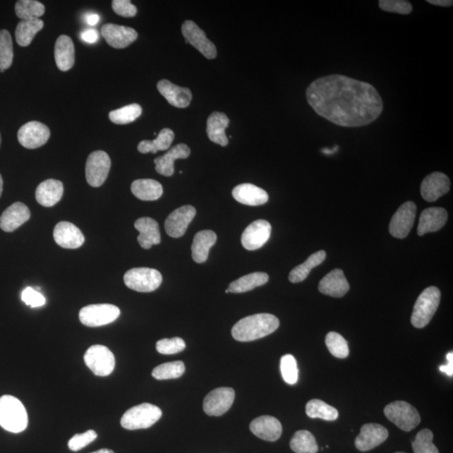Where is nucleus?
I'll list each match as a JSON object with an SVG mask.
<instances>
[{"label":"nucleus","instance_id":"obj_1","mask_svg":"<svg viewBox=\"0 0 453 453\" xmlns=\"http://www.w3.org/2000/svg\"><path fill=\"white\" fill-rule=\"evenodd\" d=\"M306 99L319 116L342 127H362L375 122L383 100L371 84L333 74L319 78L306 90Z\"/></svg>","mask_w":453,"mask_h":453},{"label":"nucleus","instance_id":"obj_2","mask_svg":"<svg viewBox=\"0 0 453 453\" xmlns=\"http://www.w3.org/2000/svg\"><path fill=\"white\" fill-rule=\"evenodd\" d=\"M279 326V319L272 314L252 315L235 324L232 328V336L238 342L255 341L272 334Z\"/></svg>","mask_w":453,"mask_h":453},{"label":"nucleus","instance_id":"obj_3","mask_svg":"<svg viewBox=\"0 0 453 453\" xmlns=\"http://www.w3.org/2000/svg\"><path fill=\"white\" fill-rule=\"evenodd\" d=\"M0 425L13 433L24 432L28 428V412L20 399L12 395L0 398Z\"/></svg>","mask_w":453,"mask_h":453},{"label":"nucleus","instance_id":"obj_4","mask_svg":"<svg viewBox=\"0 0 453 453\" xmlns=\"http://www.w3.org/2000/svg\"><path fill=\"white\" fill-rule=\"evenodd\" d=\"M440 301H441V291L436 286H430L421 293L416 300L413 309L411 322L416 328H423L436 313Z\"/></svg>","mask_w":453,"mask_h":453},{"label":"nucleus","instance_id":"obj_5","mask_svg":"<svg viewBox=\"0 0 453 453\" xmlns=\"http://www.w3.org/2000/svg\"><path fill=\"white\" fill-rule=\"evenodd\" d=\"M162 411L150 403L128 409L121 418L122 428L126 430L147 429L162 418Z\"/></svg>","mask_w":453,"mask_h":453},{"label":"nucleus","instance_id":"obj_6","mask_svg":"<svg viewBox=\"0 0 453 453\" xmlns=\"http://www.w3.org/2000/svg\"><path fill=\"white\" fill-rule=\"evenodd\" d=\"M385 415L404 432H411L421 423V416L416 409L406 401L390 403L384 410Z\"/></svg>","mask_w":453,"mask_h":453},{"label":"nucleus","instance_id":"obj_7","mask_svg":"<svg viewBox=\"0 0 453 453\" xmlns=\"http://www.w3.org/2000/svg\"><path fill=\"white\" fill-rule=\"evenodd\" d=\"M121 316L118 306L111 304H95L84 306L80 310V321L87 327H97L108 325Z\"/></svg>","mask_w":453,"mask_h":453},{"label":"nucleus","instance_id":"obj_8","mask_svg":"<svg viewBox=\"0 0 453 453\" xmlns=\"http://www.w3.org/2000/svg\"><path fill=\"white\" fill-rule=\"evenodd\" d=\"M123 282L133 291L151 292L162 285V275L155 269L135 268L124 274Z\"/></svg>","mask_w":453,"mask_h":453},{"label":"nucleus","instance_id":"obj_9","mask_svg":"<svg viewBox=\"0 0 453 453\" xmlns=\"http://www.w3.org/2000/svg\"><path fill=\"white\" fill-rule=\"evenodd\" d=\"M86 366L97 376H108L112 374L115 367L114 355L103 345H93L84 355Z\"/></svg>","mask_w":453,"mask_h":453},{"label":"nucleus","instance_id":"obj_10","mask_svg":"<svg viewBox=\"0 0 453 453\" xmlns=\"http://www.w3.org/2000/svg\"><path fill=\"white\" fill-rule=\"evenodd\" d=\"M111 168L109 155L103 150L93 151L86 163V179L92 188H99L108 179Z\"/></svg>","mask_w":453,"mask_h":453},{"label":"nucleus","instance_id":"obj_11","mask_svg":"<svg viewBox=\"0 0 453 453\" xmlns=\"http://www.w3.org/2000/svg\"><path fill=\"white\" fill-rule=\"evenodd\" d=\"M234 399L235 392L232 388L221 387L213 389L204 399V412L210 416H223L232 406Z\"/></svg>","mask_w":453,"mask_h":453},{"label":"nucleus","instance_id":"obj_12","mask_svg":"<svg viewBox=\"0 0 453 453\" xmlns=\"http://www.w3.org/2000/svg\"><path fill=\"white\" fill-rule=\"evenodd\" d=\"M182 34L186 42H188L198 49L202 54L207 59H215L217 56V49L210 40L207 39L205 32L200 29L193 21L186 20L182 25Z\"/></svg>","mask_w":453,"mask_h":453},{"label":"nucleus","instance_id":"obj_13","mask_svg":"<svg viewBox=\"0 0 453 453\" xmlns=\"http://www.w3.org/2000/svg\"><path fill=\"white\" fill-rule=\"evenodd\" d=\"M51 136L50 130L45 124L31 121L26 123L18 131V140L26 149H37L45 145Z\"/></svg>","mask_w":453,"mask_h":453},{"label":"nucleus","instance_id":"obj_14","mask_svg":"<svg viewBox=\"0 0 453 453\" xmlns=\"http://www.w3.org/2000/svg\"><path fill=\"white\" fill-rule=\"evenodd\" d=\"M416 206L413 202H406L394 213L390 221L389 230L393 237L405 238L414 225Z\"/></svg>","mask_w":453,"mask_h":453},{"label":"nucleus","instance_id":"obj_15","mask_svg":"<svg viewBox=\"0 0 453 453\" xmlns=\"http://www.w3.org/2000/svg\"><path fill=\"white\" fill-rule=\"evenodd\" d=\"M272 234V225L268 221L259 219L248 225L241 237L243 246L248 250H256L263 247Z\"/></svg>","mask_w":453,"mask_h":453},{"label":"nucleus","instance_id":"obj_16","mask_svg":"<svg viewBox=\"0 0 453 453\" xmlns=\"http://www.w3.org/2000/svg\"><path fill=\"white\" fill-rule=\"evenodd\" d=\"M196 213V210L191 205L181 207L173 211L165 222V229L169 236L175 238L183 236Z\"/></svg>","mask_w":453,"mask_h":453},{"label":"nucleus","instance_id":"obj_17","mask_svg":"<svg viewBox=\"0 0 453 453\" xmlns=\"http://www.w3.org/2000/svg\"><path fill=\"white\" fill-rule=\"evenodd\" d=\"M388 437L389 432L385 426L375 423L366 424L355 440V447L361 452L370 451L381 445Z\"/></svg>","mask_w":453,"mask_h":453},{"label":"nucleus","instance_id":"obj_18","mask_svg":"<svg viewBox=\"0 0 453 453\" xmlns=\"http://www.w3.org/2000/svg\"><path fill=\"white\" fill-rule=\"evenodd\" d=\"M450 179L442 172H433L425 177L421 186V197L433 203L447 194L450 190Z\"/></svg>","mask_w":453,"mask_h":453},{"label":"nucleus","instance_id":"obj_19","mask_svg":"<svg viewBox=\"0 0 453 453\" xmlns=\"http://www.w3.org/2000/svg\"><path fill=\"white\" fill-rule=\"evenodd\" d=\"M101 33L107 43L116 49L126 48L138 38V33L134 29L115 24L104 25Z\"/></svg>","mask_w":453,"mask_h":453},{"label":"nucleus","instance_id":"obj_20","mask_svg":"<svg viewBox=\"0 0 453 453\" xmlns=\"http://www.w3.org/2000/svg\"><path fill=\"white\" fill-rule=\"evenodd\" d=\"M53 237L59 246L64 248H80L85 242V238L77 226L69 222H60L53 232Z\"/></svg>","mask_w":453,"mask_h":453},{"label":"nucleus","instance_id":"obj_21","mask_svg":"<svg viewBox=\"0 0 453 453\" xmlns=\"http://www.w3.org/2000/svg\"><path fill=\"white\" fill-rule=\"evenodd\" d=\"M30 211L22 203H16L8 207L0 217V229L4 232L11 233L19 229L30 219Z\"/></svg>","mask_w":453,"mask_h":453},{"label":"nucleus","instance_id":"obj_22","mask_svg":"<svg viewBox=\"0 0 453 453\" xmlns=\"http://www.w3.org/2000/svg\"><path fill=\"white\" fill-rule=\"evenodd\" d=\"M250 430L256 437L268 442H275L281 437L282 425L275 417L263 416L252 421Z\"/></svg>","mask_w":453,"mask_h":453},{"label":"nucleus","instance_id":"obj_23","mask_svg":"<svg viewBox=\"0 0 453 453\" xmlns=\"http://www.w3.org/2000/svg\"><path fill=\"white\" fill-rule=\"evenodd\" d=\"M349 284L343 270L335 269L324 277L319 283V291L332 297H343L349 291Z\"/></svg>","mask_w":453,"mask_h":453},{"label":"nucleus","instance_id":"obj_24","mask_svg":"<svg viewBox=\"0 0 453 453\" xmlns=\"http://www.w3.org/2000/svg\"><path fill=\"white\" fill-rule=\"evenodd\" d=\"M158 91L165 97L168 103L176 108L184 109L188 107L193 99L189 88L181 87L168 80H162L157 84Z\"/></svg>","mask_w":453,"mask_h":453},{"label":"nucleus","instance_id":"obj_25","mask_svg":"<svg viewBox=\"0 0 453 453\" xmlns=\"http://www.w3.org/2000/svg\"><path fill=\"white\" fill-rule=\"evenodd\" d=\"M447 217V212L444 208H428L421 215L417 234L419 236H423L428 233L437 232L446 224Z\"/></svg>","mask_w":453,"mask_h":453},{"label":"nucleus","instance_id":"obj_26","mask_svg":"<svg viewBox=\"0 0 453 453\" xmlns=\"http://www.w3.org/2000/svg\"><path fill=\"white\" fill-rule=\"evenodd\" d=\"M191 150L185 144H179L171 148L162 157L155 159V171L164 176H171L174 174V162L179 159L189 157Z\"/></svg>","mask_w":453,"mask_h":453},{"label":"nucleus","instance_id":"obj_27","mask_svg":"<svg viewBox=\"0 0 453 453\" xmlns=\"http://www.w3.org/2000/svg\"><path fill=\"white\" fill-rule=\"evenodd\" d=\"M64 186L62 182L49 179L42 182L35 191V198L43 207H50L60 202L64 196Z\"/></svg>","mask_w":453,"mask_h":453},{"label":"nucleus","instance_id":"obj_28","mask_svg":"<svg viewBox=\"0 0 453 453\" xmlns=\"http://www.w3.org/2000/svg\"><path fill=\"white\" fill-rule=\"evenodd\" d=\"M135 228L139 231L138 242L145 250H149L153 246L161 243V233L157 221L150 217H140L135 223Z\"/></svg>","mask_w":453,"mask_h":453},{"label":"nucleus","instance_id":"obj_29","mask_svg":"<svg viewBox=\"0 0 453 453\" xmlns=\"http://www.w3.org/2000/svg\"><path fill=\"white\" fill-rule=\"evenodd\" d=\"M232 194L237 202L247 206L263 205L269 200V195L264 189L250 183L237 186Z\"/></svg>","mask_w":453,"mask_h":453},{"label":"nucleus","instance_id":"obj_30","mask_svg":"<svg viewBox=\"0 0 453 453\" xmlns=\"http://www.w3.org/2000/svg\"><path fill=\"white\" fill-rule=\"evenodd\" d=\"M55 60L57 68L66 72L73 68L75 62L74 44L68 35H61L55 45Z\"/></svg>","mask_w":453,"mask_h":453},{"label":"nucleus","instance_id":"obj_31","mask_svg":"<svg viewBox=\"0 0 453 453\" xmlns=\"http://www.w3.org/2000/svg\"><path fill=\"white\" fill-rule=\"evenodd\" d=\"M229 119L224 113H212L207 122V134L213 143L226 146L229 144L225 130L229 127Z\"/></svg>","mask_w":453,"mask_h":453},{"label":"nucleus","instance_id":"obj_32","mask_svg":"<svg viewBox=\"0 0 453 453\" xmlns=\"http://www.w3.org/2000/svg\"><path fill=\"white\" fill-rule=\"evenodd\" d=\"M217 242V234L211 230H203L195 235L192 246V257L196 263L207 261L210 248Z\"/></svg>","mask_w":453,"mask_h":453},{"label":"nucleus","instance_id":"obj_33","mask_svg":"<svg viewBox=\"0 0 453 453\" xmlns=\"http://www.w3.org/2000/svg\"><path fill=\"white\" fill-rule=\"evenodd\" d=\"M131 192L142 201H155L162 196L163 188L152 179H139L133 182Z\"/></svg>","mask_w":453,"mask_h":453},{"label":"nucleus","instance_id":"obj_34","mask_svg":"<svg viewBox=\"0 0 453 453\" xmlns=\"http://www.w3.org/2000/svg\"><path fill=\"white\" fill-rule=\"evenodd\" d=\"M269 282V275L264 272H255L244 275V277L230 283L226 293H243L254 290L255 288L264 286Z\"/></svg>","mask_w":453,"mask_h":453},{"label":"nucleus","instance_id":"obj_35","mask_svg":"<svg viewBox=\"0 0 453 453\" xmlns=\"http://www.w3.org/2000/svg\"><path fill=\"white\" fill-rule=\"evenodd\" d=\"M174 132L170 128H163L159 132L157 139L154 140H143L138 145V150L142 154L157 153L159 150H167L171 147L174 140Z\"/></svg>","mask_w":453,"mask_h":453},{"label":"nucleus","instance_id":"obj_36","mask_svg":"<svg viewBox=\"0 0 453 453\" xmlns=\"http://www.w3.org/2000/svg\"><path fill=\"white\" fill-rule=\"evenodd\" d=\"M326 256V252L324 250L314 253L303 264L296 266V268L291 270L290 275H289V279L292 283H299L305 281L306 277H308L310 270L321 265L325 260Z\"/></svg>","mask_w":453,"mask_h":453},{"label":"nucleus","instance_id":"obj_37","mask_svg":"<svg viewBox=\"0 0 453 453\" xmlns=\"http://www.w3.org/2000/svg\"><path fill=\"white\" fill-rule=\"evenodd\" d=\"M44 22L42 20H21L16 30V42L20 47H28L35 35L42 30Z\"/></svg>","mask_w":453,"mask_h":453},{"label":"nucleus","instance_id":"obj_38","mask_svg":"<svg viewBox=\"0 0 453 453\" xmlns=\"http://www.w3.org/2000/svg\"><path fill=\"white\" fill-rule=\"evenodd\" d=\"M306 412L310 418H320L327 421L339 418V411L336 408L318 399H312L306 404Z\"/></svg>","mask_w":453,"mask_h":453},{"label":"nucleus","instance_id":"obj_39","mask_svg":"<svg viewBox=\"0 0 453 453\" xmlns=\"http://www.w3.org/2000/svg\"><path fill=\"white\" fill-rule=\"evenodd\" d=\"M290 446L296 453H317L318 445L316 438L308 430H301L296 432L291 440Z\"/></svg>","mask_w":453,"mask_h":453},{"label":"nucleus","instance_id":"obj_40","mask_svg":"<svg viewBox=\"0 0 453 453\" xmlns=\"http://www.w3.org/2000/svg\"><path fill=\"white\" fill-rule=\"evenodd\" d=\"M16 14L22 20H37L45 14V6L35 0H20L16 4Z\"/></svg>","mask_w":453,"mask_h":453},{"label":"nucleus","instance_id":"obj_41","mask_svg":"<svg viewBox=\"0 0 453 453\" xmlns=\"http://www.w3.org/2000/svg\"><path fill=\"white\" fill-rule=\"evenodd\" d=\"M185 370V364L182 361L166 363L155 367L152 376L158 380L179 379L184 374Z\"/></svg>","mask_w":453,"mask_h":453},{"label":"nucleus","instance_id":"obj_42","mask_svg":"<svg viewBox=\"0 0 453 453\" xmlns=\"http://www.w3.org/2000/svg\"><path fill=\"white\" fill-rule=\"evenodd\" d=\"M141 114V107L139 104H133L124 106L121 109L111 111L109 119L110 121L116 124H127L136 121Z\"/></svg>","mask_w":453,"mask_h":453},{"label":"nucleus","instance_id":"obj_43","mask_svg":"<svg viewBox=\"0 0 453 453\" xmlns=\"http://www.w3.org/2000/svg\"><path fill=\"white\" fill-rule=\"evenodd\" d=\"M13 57L14 51L11 35L7 30H0V72L4 73V70L11 68Z\"/></svg>","mask_w":453,"mask_h":453},{"label":"nucleus","instance_id":"obj_44","mask_svg":"<svg viewBox=\"0 0 453 453\" xmlns=\"http://www.w3.org/2000/svg\"><path fill=\"white\" fill-rule=\"evenodd\" d=\"M325 342L328 350L333 356L339 358H346L349 356L348 342L339 333L336 332L328 333Z\"/></svg>","mask_w":453,"mask_h":453},{"label":"nucleus","instance_id":"obj_45","mask_svg":"<svg viewBox=\"0 0 453 453\" xmlns=\"http://www.w3.org/2000/svg\"><path fill=\"white\" fill-rule=\"evenodd\" d=\"M414 453H439L433 443V433L429 429L421 430L412 442Z\"/></svg>","mask_w":453,"mask_h":453},{"label":"nucleus","instance_id":"obj_46","mask_svg":"<svg viewBox=\"0 0 453 453\" xmlns=\"http://www.w3.org/2000/svg\"><path fill=\"white\" fill-rule=\"evenodd\" d=\"M281 371L286 383L291 385L296 384L298 380V368L293 355L286 354L282 358Z\"/></svg>","mask_w":453,"mask_h":453},{"label":"nucleus","instance_id":"obj_47","mask_svg":"<svg viewBox=\"0 0 453 453\" xmlns=\"http://www.w3.org/2000/svg\"><path fill=\"white\" fill-rule=\"evenodd\" d=\"M379 6L382 11L399 15H410L412 4L405 0H380Z\"/></svg>","mask_w":453,"mask_h":453},{"label":"nucleus","instance_id":"obj_48","mask_svg":"<svg viewBox=\"0 0 453 453\" xmlns=\"http://www.w3.org/2000/svg\"><path fill=\"white\" fill-rule=\"evenodd\" d=\"M186 349V344L181 337L173 339H164L157 343L158 353L165 355H171L181 353Z\"/></svg>","mask_w":453,"mask_h":453},{"label":"nucleus","instance_id":"obj_49","mask_svg":"<svg viewBox=\"0 0 453 453\" xmlns=\"http://www.w3.org/2000/svg\"><path fill=\"white\" fill-rule=\"evenodd\" d=\"M97 437V435L95 430H88L86 433L76 434L73 438L70 439L68 447L71 450L78 452L90 445Z\"/></svg>","mask_w":453,"mask_h":453},{"label":"nucleus","instance_id":"obj_50","mask_svg":"<svg viewBox=\"0 0 453 453\" xmlns=\"http://www.w3.org/2000/svg\"><path fill=\"white\" fill-rule=\"evenodd\" d=\"M22 301L31 308H40L46 304L45 296L31 287L25 288L22 292Z\"/></svg>","mask_w":453,"mask_h":453},{"label":"nucleus","instance_id":"obj_51","mask_svg":"<svg viewBox=\"0 0 453 453\" xmlns=\"http://www.w3.org/2000/svg\"><path fill=\"white\" fill-rule=\"evenodd\" d=\"M112 8L117 15L122 17H134L137 14V8L130 0H114Z\"/></svg>","mask_w":453,"mask_h":453},{"label":"nucleus","instance_id":"obj_52","mask_svg":"<svg viewBox=\"0 0 453 453\" xmlns=\"http://www.w3.org/2000/svg\"><path fill=\"white\" fill-rule=\"evenodd\" d=\"M99 33L97 32V30L90 29L83 30L81 33V39L84 42L88 44H95L99 41Z\"/></svg>","mask_w":453,"mask_h":453},{"label":"nucleus","instance_id":"obj_53","mask_svg":"<svg viewBox=\"0 0 453 453\" xmlns=\"http://www.w3.org/2000/svg\"><path fill=\"white\" fill-rule=\"evenodd\" d=\"M447 364L446 366H440V370L445 373L447 376L452 377L453 375V354L452 352L447 354Z\"/></svg>","mask_w":453,"mask_h":453},{"label":"nucleus","instance_id":"obj_54","mask_svg":"<svg viewBox=\"0 0 453 453\" xmlns=\"http://www.w3.org/2000/svg\"><path fill=\"white\" fill-rule=\"evenodd\" d=\"M100 17L99 15L95 14V13H88L85 16V22L87 25H95L99 23Z\"/></svg>","mask_w":453,"mask_h":453},{"label":"nucleus","instance_id":"obj_55","mask_svg":"<svg viewBox=\"0 0 453 453\" xmlns=\"http://www.w3.org/2000/svg\"><path fill=\"white\" fill-rule=\"evenodd\" d=\"M428 3L441 7H450L453 4L452 0H428Z\"/></svg>","mask_w":453,"mask_h":453},{"label":"nucleus","instance_id":"obj_56","mask_svg":"<svg viewBox=\"0 0 453 453\" xmlns=\"http://www.w3.org/2000/svg\"><path fill=\"white\" fill-rule=\"evenodd\" d=\"M337 150H339V146L336 145V146H334V148H333V149H332V150H330V149H327V148H325V149H322V152L323 154H325V155H332V154H334L335 152H337Z\"/></svg>","mask_w":453,"mask_h":453},{"label":"nucleus","instance_id":"obj_57","mask_svg":"<svg viewBox=\"0 0 453 453\" xmlns=\"http://www.w3.org/2000/svg\"><path fill=\"white\" fill-rule=\"evenodd\" d=\"M3 186H4L3 177L1 174H0V197H1V195L3 193Z\"/></svg>","mask_w":453,"mask_h":453},{"label":"nucleus","instance_id":"obj_58","mask_svg":"<svg viewBox=\"0 0 453 453\" xmlns=\"http://www.w3.org/2000/svg\"><path fill=\"white\" fill-rule=\"evenodd\" d=\"M91 453H114L112 450L109 449H100L99 451L91 452Z\"/></svg>","mask_w":453,"mask_h":453},{"label":"nucleus","instance_id":"obj_59","mask_svg":"<svg viewBox=\"0 0 453 453\" xmlns=\"http://www.w3.org/2000/svg\"><path fill=\"white\" fill-rule=\"evenodd\" d=\"M1 141H2L1 135H0V145H1Z\"/></svg>","mask_w":453,"mask_h":453},{"label":"nucleus","instance_id":"obj_60","mask_svg":"<svg viewBox=\"0 0 453 453\" xmlns=\"http://www.w3.org/2000/svg\"><path fill=\"white\" fill-rule=\"evenodd\" d=\"M395 453H406V452H395Z\"/></svg>","mask_w":453,"mask_h":453}]
</instances>
